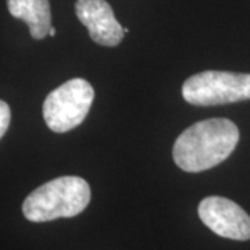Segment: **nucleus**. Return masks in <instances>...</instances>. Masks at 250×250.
Segmentation results:
<instances>
[{"instance_id": "5", "label": "nucleus", "mask_w": 250, "mask_h": 250, "mask_svg": "<svg viewBox=\"0 0 250 250\" xmlns=\"http://www.w3.org/2000/svg\"><path fill=\"white\" fill-rule=\"evenodd\" d=\"M197 213L207 228L221 238L250 239V215L235 202L221 196H208L199 205Z\"/></svg>"}, {"instance_id": "2", "label": "nucleus", "mask_w": 250, "mask_h": 250, "mask_svg": "<svg viewBox=\"0 0 250 250\" xmlns=\"http://www.w3.org/2000/svg\"><path fill=\"white\" fill-rule=\"evenodd\" d=\"M89 202V184L81 177L68 175L52 179L31 192L22 203V213L28 221L46 223L81 214Z\"/></svg>"}, {"instance_id": "6", "label": "nucleus", "mask_w": 250, "mask_h": 250, "mask_svg": "<svg viewBox=\"0 0 250 250\" xmlns=\"http://www.w3.org/2000/svg\"><path fill=\"white\" fill-rule=\"evenodd\" d=\"M75 13L81 22L88 28L93 42L108 47L121 43L124 28L117 21L114 11L106 0H77Z\"/></svg>"}, {"instance_id": "8", "label": "nucleus", "mask_w": 250, "mask_h": 250, "mask_svg": "<svg viewBox=\"0 0 250 250\" xmlns=\"http://www.w3.org/2000/svg\"><path fill=\"white\" fill-rule=\"evenodd\" d=\"M10 120H11V111H10L9 104L0 100V139L7 132Z\"/></svg>"}, {"instance_id": "4", "label": "nucleus", "mask_w": 250, "mask_h": 250, "mask_svg": "<svg viewBox=\"0 0 250 250\" xmlns=\"http://www.w3.org/2000/svg\"><path fill=\"white\" fill-rule=\"evenodd\" d=\"M95 90L88 81L74 78L50 92L43 103L46 125L57 134H64L82 124L92 107Z\"/></svg>"}, {"instance_id": "7", "label": "nucleus", "mask_w": 250, "mask_h": 250, "mask_svg": "<svg viewBox=\"0 0 250 250\" xmlns=\"http://www.w3.org/2000/svg\"><path fill=\"white\" fill-rule=\"evenodd\" d=\"M10 14L22 20L34 39H43L52 27V11L49 0H7Z\"/></svg>"}, {"instance_id": "9", "label": "nucleus", "mask_w": 250, "mask_h": 250, "mask_svg": "<svg viewBox=\"0 0 250 250\" xmlns=\"http://www.w3.org/2000/svg\"><path fill=\"white\" fill-rule=\"evenodd\" d=\"M56 35V29H54L53 27H50V29H49V36H54Z\"/></svg>"}, {"instance_id": "3", "label": "nucleus", "mask_w": 250, "mask_h": 250, "mask_svg": "<svg viewBox=\"0 0 250 250\" xmlns=\"http://www.w3.org/2000/svg\"><path fill=\"white\" fill-rule=\"evenodd\" d=\"M182 98L193 106H218L250 100V74L199 72L184 82Z\"/></svg>"}, {"instance_id": "1", "label": "nucleus", "mask_w": 250, "mask_h": 250, "mask_svg": "<svg viewBox=\"0 0 250 250\" xmlns=\"http://www.w3.org/2000/svg\"><path fill=\"white\" fill-rule=\"evenodd\" d=\"M239 142V129L231 120L208 118L190 125L177 138L172 157L181 170L200 172L223 163Z\"/></svg>"}]
</instances>
